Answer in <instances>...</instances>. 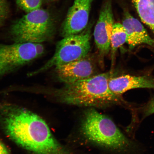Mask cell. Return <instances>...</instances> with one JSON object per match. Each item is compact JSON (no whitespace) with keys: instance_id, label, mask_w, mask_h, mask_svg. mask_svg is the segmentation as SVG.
<instances>
[{"instance_id":"cell-1","label":"cell","mask_w":154,"mask_h":154,"mask_svg":"<svg viewBox=\"0 0 154 154\" xmlns=\"http://www.w3.org/2000/svg\"><path fill=\"white\" fill-rule=\"evenodd\" d=\"M5 106L2 108L1 114L6 131L25 149L36 154H88L74 146L59 143L37 115L20 108Z\"/></svg>"},{"instance_id":"cell-2","label":"cell","mask_w":154,"mask_h":154,"mask_svg":"<svg viewBox=\"0 0 154 154\" xmlns=\"http://www.w3.org/2000/svg\"><path fill=\"white\" fill-rule=\"evenodd\" d=\"M70 137V145L90 146L108 154H140L139 143L131 139L111 117L93 108L82 112Z\"/></svg>"},{"instance_id":"cell-3","label":"cell","mask_w":154,"mask_h":154,"mask_svg":"<svg viewBox=\"0 0 154 154\" xmlns=\"http://www.w3.org/2000/svg\"><path fill=\"white\" fill-rule=\"evenodd\" d=\"M111 72L95 75L90 78L70 83L59 88L35 85V92L51 96L65 104L96 109H106L119 106L134 112L136 107L127 102L122 96L113 93L109 82Z\"/></svg>"},{"instance_id":"cell-4","label":"cell","mask_w":154,"mask_h":154,"mask_svg":"<svg viewBox=\"0 0 154 154\" xmlns=\"http://www.w3.org/2000/svg\"><path fill=\"white\" fill-rule=\"evenodd\" d=\"M56 32L53 15L47 10L40 8L14 21L10 27L8 36L13 43L42 44L52 41Z\"/></svg>"},{"instance_id":"cell-5","label":"cell","mask_w":154,"mask_h":154,"mask_svg":"<svg viewBox=\"0 0 154 154\" xmlns=\"http://www.w3.org/2000/svg\"><path fill=\"white\" fill-rule=\"evenodd\" d=\"M91 28L81 33L66 36L57 42L54 54L40 68L28 74L33 76L47 72L49 69L83 58L90 51Z\"/></svg>"},{"instance_id":"cell-6","label":"cell","mask_w":154,"mask_h":154,"mask_svg":"<svg viewBox=\"0 0 154 154\" xmlns=\"http://www.w3.org/2000/svg\"><path fill=\"white\" fill-rule=\"evenodd\" d=\"M45 53L42 44L0 43V76L16 72L43 56Z\"/></svg>"},{"instance_id":"cell-7","label":"cell","mask_w":154,"mask_h":154,"mask_svg":"<svg viewBox=\"0 0 154 154\" xmlns=\"http://www.w3.org/2000/svg\"><path fill=\"white\" fill-rule=\"evenodd\" d=\"M94 0H74L60 29L63 38L81 33L87 26Z\"/></svg>"},{"instance_id":"cell-8","label":"cell","mask_w":154,"mask_h":154,"mask_svg":"<svg viewBox=\"0 0 154 154\" xmlns=\"http://www.w3.org/2000/svg\"><path fill=\"white\" fill-rule=\"evenodd\" d=\"M114 24L111 0H107L102 7L94 32L96 47L103 59L111 49V38Z\"/></svg>"},{"instance_id":"cell-9","label":"cell","mask_w":154,"mask_h":154,"mask_svg":"<svg viewBox=\"0 0 154 154\" xmlns=\"http://www.w3.org/2000/svg\"><path fill=\"white\" fill-rule=\"evenodd\" d=\"M56 78L60 82L70 83L95 75V66L88 56L54 68Z\"/></svg>"},{"instance_id":"cell-10","label":"cell","mask_w":154,"mask_h":154,"mask_svg":"<svg viewBox=\"0 0 154 154\" xmlns=\"http://www.w3.org/2000/svg\"><path fill=\"white\" fill-rule=\"evenodd\" d=\"M122 24L127 34L126 43L130 49L142 44L154 47V39L140 21L128 11L124 13Z\"/></svg>"},{"instance_id":"cell-11","label":"cell","mask_w":154,"mask_h":154,"mask_svg":"<svg viewBox=\"0 0 154 154\" xmlns=\"http://www.w3.org/2000/svg\"><path fill=\"white\" fill-rule=\"evenodd\" d=\"M109 85L113 93L122 96L125 92L136 88L154 89V79L147 76L123 75L114 78L111 77L109 80Z\"/></svg>"},{"instance_id":"cell-12","label":"cell","mask_w":154,"mask_h":154,"mask_svg":"<svg viewBox=\"0 0 154 154\" xmlns=\"http://www.w3.org/2000/svg\"><path fill=\"white\" fill-rule=\"evenodd\" d=\"M127 35L122 24L115 23L111 38L112 63L115 60L116 53L119 48L126 43Z\"/></svg>"},{"instance_id":"cell-13","label":"cell","mask_w":154,"mask_h":154,"mask_svg":"<svg viewBox=\"0 0 154 154\" xmlns=\"http://www.w3.org/2000/svg\"><path fill=\"white\" fill-rule=\"evenodd\" d=\"M17 5L27 13L40 8L42 0H15Z\"/></svg>"},{"instance_id":"cell-14","label":"cell","mask_w":154,"mask_h":154,"mask_svg":"<svg viewBox=\"0 0 154 154\" xmlns=\"http://www.w3.org/2000/svg\"><path fill=\"white\" fill-rule=\"evenodd\" d=\"M137 112L140 113L141 121L154 113V97H152L147 103L137 108Z\"/></svg>"},{"instance_id":"cell-15","label":"cell","mask_w":154,"mask_h":154,"mask_svg":"<svg viewBox=\"0 0 154 154\" xmlns=\"http://www.w3.org/2000/svg\"><path fill=\"white\" fill-rule=\"evenodd\" d=\"M9 9L7 0H0V28L8 18Z\"/></svg>"},{"instance_id":"cell-16","label":"cell","mask_w":154,"mask_h":154,"mask_svg":"<svg viewBox=\"0 0 154 154\" xmlns=\"http://www.w3.org/2000/svg\"><path fill=\"white\" fill-rule=\"evenodd\" d=\"M0 154H9L4 146L0 141Z\"/></svg>"},{"instance_id":"cell-17","label":"cell","mask_w":154,"mask_h":154,"mask_svg":"<svg viewBox=\"0 0 154 154\" xmlns=\"http://www.w3.org/2000/svg\"><path fill=\"white\" fill-rule=\"evenodd\" d=\"M50 1H55V0H50Z\"/></svg>"}]
</instances>
